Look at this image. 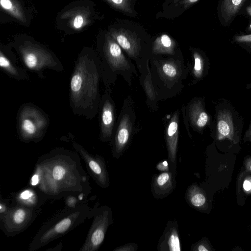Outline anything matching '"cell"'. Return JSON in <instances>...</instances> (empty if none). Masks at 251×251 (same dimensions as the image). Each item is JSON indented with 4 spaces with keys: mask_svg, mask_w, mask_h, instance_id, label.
<instances>
[{
    "mask_svg": "<svg viewBox=\"0 0 251 251\" xmlns=\"http://www.w3.org/2000/svg\"><path fill=\"white\" fill-rule=\"evenodd\" d=\"M78 153L56 148L39 158L34 170L39 178L38 187L49 198L90 193L89 177L82 167Z\"/></svg>",
    "mask_w": 251,
    "mask_h": 251,
    "instance_id": "1",
    "label": "cell"
},
{
    "mask_svg": "<svg viewBox=\"0 0 251 251\" xmlns=\"http://www.w3.org/2000/svg\"><path fill=\"white\" fill-rule=\"evenodd\" d=\"M101 80L98 54L84 49L75 61L69 87V104L74 114L92 120L99 112Z\"/></svg>",
    "mask_w": 251,
    "mask_h": 251,
    "instance_id": "2",
    "label": "cell"
},
{
    "mask_svg": "<svg viewBox=\"0 0 251 251\" xmlns=\"http://www.w3.org/2000/svg\"><path fill=\"white\" fill-rule=\"evenodd\" d=\"M108 32L135 62L140 74L145 73L152 55V38L144 27L133 21L120 19L109 27Z\"/></svg>",
    "mask_w": 251,
    "mask_h": 251,
    "instance_id": "3",
    "label": "cell"
},
{
    "mask_svg": "<svg viewBox=\"0 0 251 251\" xmlns=\"http://www.w3.org/2000/svg\"><path fill=\"white\" fill-rule=\"evenodd\" d=\"M152 82L158 100L175 96L183 88V81L190 72L181 51L174 55H152L149 62Z\"/></svg>",
    "mask_w": 251,
    "mask_h": 251,
    "instance_id": "4",
    "label": "cell"
},
{
    "mask_svg": "<svg viewBox=\"0 0 251 251\" xmlns=\"http://www.w3.org/2000/svg\"><path fill=\"white\" fill-rule=\"evenodd\" d=\"M243 116L228 100H218L210 127V135L220 149L231 150L240 147L244 128Z\"/></svg>",
    "mask_w": 251,
    "mask_h": 251,
    "instance_id": "5",
    "label": "cell"
},
{
    "mask_svg": "<svg viewBox=\"0 0 251 251\" xmlns=\"http://www.w3.org/2000/svg\"><path fill=\"white\" fill-rule=\"evenodd\" d=\"M98 56L101 80L105 89L111 90L118 75L122 76L129 86L132 85L134 76H138L132 61L108 31L104 34Z\"/></svg>",
    "mask_w": 251,
    "mask_h": 251,
    "instance_id": "6",
    "label": "cell"
},
{
    "mask_svg": "<svg viewBox=\"0 0 251 251\" xmlns=\"http://www.w3.org/2000/svg\"><path fill=\"white\" fill-rule=\"evenodd\" d=\"M92 208L86 203L74 208L65 207L43 224L30 242L28 250L34 251L43 247L89 219Z\"/></svg>",
    "mask_w": 251,
    "mask_h": 251,
    "instance_id": "7",
    "label": "cell"
},
{
    "mask_svg": "<svg viewBox=\"0 0 251 251\" xmlns=\"http://www.w3.org/2000/svg\"><path fill=\"white\" fill-rule=\"evenodd\" d=\"M50 125L48 115L40 107L31 102L23 103L16 117L17 134L24 143L40 142Z\"/></svg>",
    "mask_w": 251,
    "mask_h": 251,
    "instance_id": "8",
    "label": "cell"
},
{
    "mask_svg": "<svg viewBox=\"0 0 251 251\" xmlns=\"http://www.w3.org/2000/svg\"><path fill=\"white\" fill-rule=\"evenodd\" d=\"M137 107L130 96L123 103L116 122L112 144L113 157L119 159L127 149L133 136L140 128L139 116Z\"/></svg>",
    "mask_w": 251,
    "mask_h": 251,
    "instance_id": "9",
    "label": "cell"
},
{
    "mask_svg": "<svg viewBox=\"0 0 251 251\" xmlns=\"http://www.w3.org/2000/svg\"><path fill=\"white\" fill-rule=\"evenodd\" d=\"M16 49L24 66L40 78H44L46 69L58 72L64 70L63 64L55 54L39 44L25 41L19 44Z\"/></svg>",
    "mask_w": 251,
    "mask_h": 251,
    "instance_id": "10",
    "label": "cell"
},
{
    "mask_svg": "<svg viewBox=\"0 0 251 251\" xmlns=\"http://www.w3.org/2000/svg\"><path fill=\"white\" fill-rule=\"evenodd\" d=\"M90 217L93 220L85 241L79 251H97L103 243L108 227L113 224L112 208L108 206H96L92 208Z\"/></svg>",
    "mask_w": 251,
    "mask_h": 251,
    "instance_id": "11",
    "label": "cell"
},
{
    "mask_svg": "<svg viewBox=\"0 0 251 251\" xmlns=\"http://www.w3.org/2000/svg\"><path fill=\"white\" fill-rule=\"evenodd\" d=\"M38 207L16 205L10 207L0 216V228L8 236L16 235L25 231L39 213Z\"/></svg>",
    "mask_w": 251,
    "mask_h": 251,
    "instance_id": "12",
    "label": "cell"
},
{
    "mask_svg": "<svg viewBox=\"0 0 251 251\" xmlns=\"http://www.w3.org/2000/svg\"><path fill=\"white\" fill-rule=\"evenodd\" d=\"M73 147L83 159L87 171L94 181L100 187L107 188L109 185V177L103 157L98 154L92 155L76 142H73Z\"/></svg>",
    "mask_w": 251,
    "mask_h": 251,
    "instance_id": "13",
    "label": "cell"
},
{
    "mask_svg": "<svg viewBox=\"0 0 251 251\" xmlns=\"http://www.w3.org/2000/svg\"><path fill=\"white\" fill-rule=\"evenodd\" d=\"M111 92V90L105 89L101 96L99 112L100 139L102 142L110 143L116 124L115 103Z\"/></svg>",
    "mask_w": 251,
    "mask_h": 251,
    "instance_id": "14",
    "label": "cell"
},
{
    "mask_svg": "<svg viewBox=\"0 0 251 251\" xmlns=\"http://www.w3.org/2000/svg\"><path fill=\"white\" fill-rule=\"evenodd\" d=\"M187 112L188 120L195 131L202 134L206 128H210L213 118L206 109L204 98L193 99L188 104Z\"/></svg>",
    "mask_w": 251,
    "mask_h": 251,
    "instance_id": "15",
    "label": "cell"
},
{
    "mask_svg": "<svg viewBox=\"0 0 251 251\" xmlns=\"http://www.w3.org/2000/svg\"><path fill=\"white\" fill-rule=\"evenodd\" d=\"M179 111H175L168 125L165 141L170 171L176 176V154L178 142Z\"/></svg>",
    "mask_w": 251,
    "mask_h": 251,
    "instance_id": "16",
    "label": "cell"
},
{
    "mask_svg": "<svg viewBox=\"0 0 251 251\" xmlns=\"http://www.w3.org/2000/svg\"><path fill=\"white\" fill-rule=\"evenodd\" d=\"M176 175L171 171L152 176L151 191L154 198L162 199L171 194L176 186Z\"/></svg>",
    "mask_w": 251,
    "mask_h": 251,
    "instance_id": "17",
    "label": "cell"
},
{
    "mask_svg": "<svg viewBox=\"0 0 251 251\" xmlns=\"http://www.w3.org/2000/svg\"><path fill=\"white\" fill-rule=\"evenodd\" d=\"M158 251H180L178 225L176 221H169L160 238Z\"/></svg>",
    "mask_w": 251,
    "mask_h": 251,
    "instance_id": "18",
    "label": "cell"
},
{
    "mask_svg": "<svg viewBox=\"0 0 251 251\" xmlns=\"http://www.w3.org/2000/svg\"><path fill=\"white\" fill-rule=\"evenodd\" d=\"M185 199L188 204L197 210L206 213L209 212L210 203L206 193L196 183L188 187Z\"/></svg>",
    "mask_w": 251,
    "mask_h": 251,
    "instance_id": "19",
    "label": "cell"
},
{
    "mask_svg": "<svg viewBox=\"0 0 251 251\" xmlns=\"http://www.w3.org/2000/svg\"><path fill=\"white\" fill-rule=\"evenodd\" d=\"M190 50L194 59V65L190 74L193 77V84H195L207 75L210 62L206 54L201 50L191 48Z\"/></svg>",
    "mask_w": 251,
    "mask_h": 251,
    "instance_id": "20",
    "label": "cell"
},
{
    "mask_svg": "<svg viewBox=\"0 0 251 251\" xmlns=\"http://www.w3.org/2000/svg\"><path fill=\"white\" fill-rule=\"evenodd\" d=\"M180 51L176 41L168 34L162 33L152 38V55H174Z\"/></svg>",
    "mask_w": 251,
    "mask_h": 251,
    "instance_id": "21",
    "label": "cell"
},
{
    "mask_svg": "<svg viewBox=\"0 0 251 251\" xmlns=\"http://www.w3.org/2000/svg\"><path fill=\"white\" fill-rule=\"evenodd\" d=\"M16 59L10 57L4 50H0V67L1 70L10 77L17 80H28L29 76L25 69L17 64Z\"/></svg>",
    "mask_w": 251,
    "mask_h": 251,
    "instance_id": "22",
    "label": "cell"
},
{
    "mask_svg": "<svg viewBox=\"0 0 251 251\" xmlns=\"http://www.w3.org/2000/svg\"><path fill=\"white\" fill-rule=\"evenodd\" d=\"M61 19L68 21L70 26L75 30H79L87 25L91 22V12L85 7L73 8L65 11Z\"/></svg>",
    "mask_w": 251,
    "mask_h": 251,
    "instance_id": "23",
    "label": "cell"
},
{
    "mask_svg": "<svg viewBox=\"0 0 251 251\" xmlns=\"http://www.w3.org/2000/svg\"><path fill=\"white\" fill-rule=\"evenodd\" d=\"M236 194L239 205L245 204L246 198L251 195V173L241 167L236 179Z\"/></svg>",
    "mask_w": 251,
    "mask_h": 251,
    "instance_id": "24",
    "label": "cell"
},
{
    "mask_svg": "<svg viewBox=\"0 0 251 251\" xmlns=\"http://www.w3.org/2000/svg\"><path fill=\"white\" fill-rule=\"evenodd\" d=\"M199 0H180L176 4L163 9L162 12L158 13L159 16H157V17H164L167 19L177 17L191 7Z\"/></svg>",
    "mask_w": 251,
    "mask_h": 251,
    "instance_id": "25",
    "label": "cell"
},
{
    "mask_svg": "<svg viewBox=\"0 0 251 251\" xmlns=\"http://www.w3.org/2000/svg\"><path fill=\"white\" fill-rule=\"evenodd\" d=\"M36 191L31 188L23 189L15 196L16 205H21L31 207H38L41 203Z\"/></svg>",
    "mask_w": 251,
    "mask_h": 251,
    "instance_id": "26",
    "label": "cell"
},
{
    "mask_svg": "<svg viewBox=\"0 0 251 251\" xmlns=\"http://www.w3.org/2000/svg\"><path fill=\"white\" fill-rule=\"evenodd\" d=\"M140 81L146 93L148 103L151 107L155 108L157 101L159 100L152 82L149 64L147 71L145 73L140 74Z\"/></svg>",
    "mask_w": 251,
    "mask_h": 251,
    "instance_id": "27",
    "label": "cell"
},
{
    "mask_svg": "<svg viewBox=\"0 0 251 251\" xmlns=\"http://www.w3.org/2000/svg\"><path fill=\"white\" fill-rule=\"evenodd\" d=\"M1 8L19 21H26L25 13L21 4L17 0H0Z\"/></svg>",
    "mask_w": 251,
    "mask_h": 251,
    "instance_id": "28",
    "label": "cell"
},
{
    "mask_svg": "<svg viewBox=\"0 0 251 251\" xmlns=\"http://www.w3.org/2000/svg\"><path fill=\"white\" fill-rule=\"evenodd\" d=\"M112 8L130 17H135L137 12L135 5L137 0H104Z\"/></svg>",
    "mask_w": 251,
    "mask_h": 251,
    "instance_id": "29",
    "label": "cell"
},
{
    "mask_svg": "<svg viewBox=\"0 0 251 251\" xmlns=\"http://www.w3.org/2000/svg\"><path fill=\"white\" fill-rule=\"evenodd\" d=\"M246 0H223V12L227 19L235 15Z\"/></svg>",
    "mask_w": 251,
    "mask_h": 251,
    "instance_id": "30",
    "label": "cell"
},
{
    "mask_svg": "<svg viewBox=\"0 0 251 251\" xmlns=\"http://www.w3.org/2000/svg\"><path fill=\"white\" fill-rule=\"evenodd\" d=\"M190 250L191 251H215V249L211 245L209 239L204 236L193 244Z\"/></svg>",
    "mask_w": 251,
    "mask_h": 251,
    "instance_id": "31",
    "label": "cell"
},
{
    "mask_svg": "<svg viewBox=\"0 0 251 251\" xmlns=\"http://www.w3.org/2000/svg\"><path fill=\"white\" fill-rule=\"evenodd\" d=\"M234 40L238 44L244 45L245 49L251 53V34L236 36Z\"/></svg>",
    "mask_w": 251,
    "mask_h": 251,
    "instance_id": "32",
    "label": "cell"
},
{
    "mask_svg": "<svg viewBox=\"0 0 251 251\" xmlns=\"http://www.w3.org/2000/svg\"><path fill=\"white\" fill-rule=\"evenodd\" d=\"M138 249V245L135 243H126L115 248L113 251H136Z\"/></svg>",
    "mask_w": 251,
    "mask_h": 251,
    "instance_id": "33",
    "label": "cell"
},
{
    "mask_svg": "<svg viewBox=\"0 0 251 251\" xmlns=\"http://www.w3.org/2000/svg\"><path fill=\"white\" fill-rule=\"evenodd\" d=\"M156 168L157 170L162 172L170 171V167L168 160H162L159 162L157 164Z\"/></svg>",
    "mask_w": 251,
    "mask_h": 251,
    "instance_id": "34",
    "label": "cell"
},
{
    "mask_svg": "<svg viewBox=\"0 0 251 251\" xmlns=\"http://www.w3.org/2000/svg\"><path fill=\"white\" fill-rule=\"evenodd\" d=\"M79 199H77L75 196L70 195L66 197V204L67 207L74 208L77 206L76 205Z\"/></svg>",
    "mask_w": 251,
    "mask_h": 251,
    "instance_id": "35",
    "label": "cell"
},
{
    "mask_svg": "<svg viewBox=\"0 0 251 251\" xmlns=\"http://www.w3.org/2000/svg\"><path fill=\"white\" fill-rule=\"evenodd\" d=\"M242 167L246 171L251 173V155H247L244 157Z\"/></svg>",
    "mask_w": 251,
    "mask_h": 251,
    "instance_id": "36",
    "label": "cell"
},
{
    "mask_svg": "<svg viewBox=\"0 0 251 251\" xmlns=\"http://www.w3.org/2000/svg\"><path fill=\"white\" fill-rule=\"evenodd\" d=\"M243 140L244 143H251V119L249 127L244 133Z\"/></svg>",
    "mask_w": 251,
    "mask_h": 251,
    "instance_id": "37",
    "label": "cell"
},
{
    "mask_svg": "<svg viewBox=\"0 0 251 251\" xmlns=\"http://www.w3.org/2000/svg\"><path fill=\"white\" fill-rule=\"evenodd\" d=\"M9 208L8 204H7L6 201L1 200L0 203V216L5 214Z\"/></svg>",
    "mask_w": 251,
    "mask_h": 251,
    "instance_id": "38",
    "label": "cell"
},
{
    "mask_svg": "<svg viewBox=\"0 0 251 251\" xmlns=\"http://www.w3.org/2000/svg\"><path fill=\"white\" fill-rule=\"evenodd\" d=\"M164 1L162 3L163 9L166 8L169 6L176 4L180 0H164Z\"/></svg>",
    "mask_w": 251,
    "mask_h": 251,
    "instance_id": "39",
    "label": "cell"
},
{
    "mask_svg": "<svg viewBox=\"0 0 251 251\" xmlns=\"http://www.w3.org/2000/svg\"><path fill=\"white\" fill-rule=\"evenodd\" d=\"M39 181V178L38 175L34 173L31 179V185L33 186L37 185Z\"/></svg>",
    "mask_w": 251,
    "mask_h": 251,
    "instance_id": "40",
    "label": "cell"
},
{
    "mask_svg": "<svg viewBox=\"0 0 251 251\" xmlns=\"http://www.w3.org/2000/svg\"><path fill=\"white\" fill-rule=\"evenodd\" d=\"M248 13L251 16V6H249L247 9Z\"/></svg>",
    "mask_w": 251,
    "mask_h": 251,
    "instance_id": "41",
    "label": "cell"
},
{
    "mask_svg": "<svg viewBox=\"0 0 251 251\" xmlns=\"http://www.w3.org/2000/svg\"><path fill=\"white\" fill-rule=\"evenodd\" d=\"M250 28L251 29V25H250Z\"/></svg>",
    "mask_w": 251,
    "mask_h": 251,
    "instance_id": "42",
    "label": "cell"
}]
</instances>
